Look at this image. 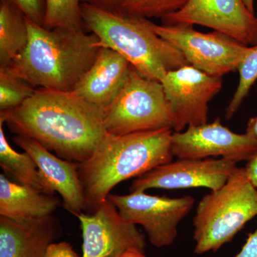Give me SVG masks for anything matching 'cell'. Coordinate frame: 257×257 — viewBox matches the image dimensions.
<instances>
[{"mask_svg":"<svg viewBox=\"0 0 257 257\" xmlns=\"http://www.w3.org/2000/svg\"><path fill=\"white\" fill-rule=\"evenodd\" d=\"M0 119L16 135L77 163L89 158L107 133L102 109L73 92L45 88L37 89L18 107L0 111Z\"/></svg>","mask_w":257,"mask_h":257,"instance_id":"obj_1","label":"cell"},{"mask_svg":"<svg viewBox=\"0 0 257 257\" xmlns=\"http://www.w3.org/2000/svg\"><path fill=\"white\" fill-rule=\"evenodd\" d=\"M172 134L171 128L124 135L106 133L91 157L77 167L84 213L96 212L121 182L172 162Z\"/></svg>","mask_w":257,"mask_h":257,"instance_id":"obj_2","label":"cell"},{"mask_svg":"<svg viewBox=\"0 0 257 257\" xmlns=\"http://www.w3.org/2000/svg\"><path fill=\"white\" fill-rule=\"evenodd\" d=\"M27 23L28 45L7 68L32 87L72 92L95 62L102 47L99 38L82 30Z\"/></svg>","mask_w":257,"mask_h":257,"instance_id":"obj_3","label":"cell"},{"mask_svg":"<svg viewBox=\"0 0 257 257\" xmlns=\"http://www.w3.org/2000/svg\"><path fill=\"white\" fill-rule=\"evenodd\" d=\"M84 25L101 46L122 56L146 78L161 82L170 71L189 64L182 52L152 30L148 19L82 3Z\"/></svg>","mask_w":257,"mask_h":257,"instance_id":"obj_4","label":"cell"},{"mask_svg":"<svg viewBox=\"0 0 257 257\" xmlns=\"http://www.w3.org/2000/svg\"><path fill=\"white\" fill-rule=\"evenodd\" d=\"M256 216L257 188L245 169L236 167L224 186L211 191L198 204L193 220L194 252L217 251Z\"/></svg>","mask_w":257,"mask_h":257,"instance_id":"obj_5","label":"cell"},{"mask_svg":"<svg viewBox=\"0 0 257 257\" xmlns=\"http://www.w3.org/2000/svg\"><path fill=\"white\" fill-rule=\"evenodd\" d=\"M106 133L114 135L161 128L173 130L175 116L162 83L135 68L122 90L104 110Z\"/></svg>","mask_w":257,"mask_h":257,"instance_id":"obj_6","label":"cell"},{"mask_svg":"<svg viewBox=\"0 0 257 257\" xmlns=\"http://www.w3.org/2000/svg\"><path fill=\"white\" fill-rule=\"evenodd\" d=\"M78 218L82 231V256L67 242L53 243L47 257H122L133 250H145V236L136 225L124 220L114 204L106 199L92 214L82 213Z\"/></svg>","mask_w":257,"mask_h":257,"instance_id":"obj_7","label":"cell"},{"mask_svg":"<svg viewBox=\"0 0 257 257\" xmlns=\"http://www.w3.org/2000/svg\"><path fill=\"white\" fill-rule=\"evenodd\" d=\"M151 27L182 52L189 65L213 77H222L237 71L248 48L221 32L204 33L190 25H159L152 22Z\"/></svg>","mask_w":257,"mask_h":257,"instance_id":"obj_8","label":"cell"},{"mask_svg":"<svg viewBox=\"0 0 257 257\" xmlns=\"http://www.w3.org/2000/svg\"><path fill=\"white\" fill-rule=\"evenodd\" d=\"M121 217L133 224H140L149 241L157 248L170 246L178 234V225L194 206V198L185 196L167 198L134 192L126 195L109 194Z\"/></svg>","mask_w":257,"mask_h":257,"instance_id":"obj_9","label":"cell"},{"mask_svg":"<svg viewBox=\"0 0 257 257\" xmlns=\"http://www.w3.org/2000/svg\"><path fill=\"white\" fill-rule=\"evenodd\" d=\"M161 83L175 116L176 133L207 123L209 101L223 86L222 77H213L189 64L167 72Z\"/></svg>","mask_w":257,"mask_h":257,"instance_id":"obj_10","label":"cell"},{"mask_svg":"<svg viewBox=\"0 0 257 257\" xmlns=\"http://www.w3.org/2000/svg\"><path fill=\"white\" fill-rule=\"evenodd\" d=\"M162 22V25H201L246 46L257 45V17L242 0H189L183 9Z\"/></svg>","mask_w":257,"mask_h":257,"instance_id":"obj_11","label":"cell"},{"mask_svg":"<svg viewBox=\"0 0 257 257\" xmlns=\"http://www.w3.org/2000/svg\"><path fill=\"white\" fill-rule=\"evenodd\" d=\"M234 161L214 159H178L155 167L134 180L130 192L150 189L221 188L236 169Z\"/></svg>","mask_w":257,"mask_h":257,"instance_id":"obj_12","label":"cell"},{"mask_svg":"<svg viewBox=\"0 0 257 257\" xmlns=\"http://www.w3.org/2000/svg\"><path fill=\"white\" fill-rule=\"evenodd\" d=\"M172 151L178 159H221L249 161L257 153V143L247 134L231 131L216 119L213 122L189 126L185 131L173 133Z\"/></svg>","mask_w":257,"mask_h":257,"instance_id":"obj_13","label":"cell"},{"mask_svg":"<svg viewBox=\"0 0 257 257\" xmlns=\"http://www.w3.org/2000/svg\"><path fill=\"white\" fill-rule=\"evenodd\" d=\"M13 140L35 161L44 194L53 195L58 193L64 209L75 216L84 212L85 203L77 172L78 163L54 155L33 139L16 135Z\"/></svg>","mask_w":257,"mask_h":257,"instance_id":"obj_14","label":"cell"},{"mask_svg":"<svg viewBox=\"0 0 257 257\" xmlns=\"http://www.w3.org/2000/svg\"><path fill=\"white\" fill-rule=\"evenodd\" d=\"M62 234L60 220L53 214L23 221L0 216V257H47Z\"/></svg>","mask_w":257,"mask_h":257,"instance_id":"obj_15","label":"cell"},{"mask_svg":"<svg viewBox=\"0 0 257 257\" xmlns=\"http://www.w3.org/2000/svg\"><path fill=\"white\" fill-rule=\"evenodd\" d=\"M133 68L119 53L101 47L95 62L72 92L104 111L122 90Z\"/></svg>","mask_w":257,"mask_h":257,"instance_id":"obj_16","label":"cell"},{"mask_svg":"<svg viewBox=\"0 0 257 257\" xmlns=\"http://www.w3.org/2000/svg\"><path fill=\"white\" fill-rule=\"evenodd\" d=\"M60 204L54 195L18 184L0 175V216L23 221L53 214Z\"/></svg>","mask_w":257,"mask_h":257,"instance_id":"obj_17","label":"cell"},{"mask_svg":"<svg viewBox=\"0 0 257 257\" xmlns=\"http://www.w3.org/2000/svg\"><path fill=\"white\" fill-rule=\"evenodd\" d=\"M27 18L10 2L0 3V67H8L28 45Z\"/></svg>","mask_w":257,"mask_h":257,"instance_id":"obj_18","label":"cell"},{"mask_svg":"<svg viewBox=\"0 0 257 257\" xmlns=\"http://www.w3.org/2000/svg\"><path fill=\"white\" fill-rule=\"evenodd\" d=\"M0 119V166L18 179L20 184L33 187L43 192L41 178L35 161L27 152L15 151L7 140L3 125Z\"/></svg>","mask_w":257,"mask_h":257,"instance_id":"obj_19","label":"cell"},{"mask_svg":"<svg viewBox=\"0 0 257 257\" xmlns=\"http://www.w3.org/2000/svg\"><path fill=\"white\" fill-rule=\"evenodd\" d=\"M45 4L44 28L82 30L81 0H45Z\"/></svg>","mask_w":257,"mask_h":257,"instance_id":"obj_20","label":"cell"},{"mask_svg":"<svg viewBox=\"0 0 257 257\" xmlns=\"http://www.w3.org/2000/svg\"><path fill=\"white\" fill-rule=\"evenodd\" d=\"M36 89L12 74L7 67H0V111L9 110L21 105Z\"/></svg>","mask_w":257,"mask_h":257,"instance_id":"obj_21","label":"cell"},{"mask_svg":"<svg viewBox=\"0 0 257 257\" xmlns=\"http://www.w3.org/2000/svg\"><path fill=\"white\" fill-rule=\"evenodd\" d=\"M189 0H124L119 10L145 19L162 18L183 9Z\"/></svg>","mask_w":257,"mask_h":257,"instance_id":"obj_22","label":"cell"},{"mask_svg":"<svg viewBox=\"0 0 257 257\" xmlns=\"http://www.w3.org/2000/svg\"><path fill=\"white\" fill-rule=\"evenodd\" d=\"M239 81L232 99L226 109L227 119L232 117L250 89L257 80V45L248 47L247 52L240 62L237 69Z\"/></svg>","mask_w":257,"mask_h":257,"instance_id":"obj_23","label":"cell"},{"mask_svg":"<svg viewBox=\"0 0 257 257\" xmlns=\"http://www.w3.org/2000/svg\"><path fill=\"white\" fill-rule=\"evenodd\" d=\"M18 7L27 19L44 26L46 4L45 0H5Z\"/></svg>","mask_w":257,"mask_h":257,"instance_id":"obj_24","label":"cell"},{"mask_svg":"<svg viewBox=\"0 0 257 257\" xmlns=\"http://www.w3.org/2000/svg\"><path fill=\"white\" fill-rule=\"evenodd\" d=\"M234 257H257V229L248 234L246 243Z\"/></svg>","mask_w":257,"mask_h":257,"instance_id":"obj_25","label":"cell"},{"mask_svg":"<svg viewBox=\"0 0 257 257\" xmlns=\"http://www.w3.org/2000/svg\"><path fill=\"white\" fill-rule=\"evenodd\" d=\"M123 1L124 0H81L82 3H88L110 10H119Z\"/></svg>","mask_w":257,"mask_h":257,"instance_id":"obj_26","label":"cell"},{"mask_svg":"<svg viewBox=\"0 0 257 257\" xmlns=\"http://www.w3.org/2000/svg\"><path fill=\"white\" fill-rule=\"evenodd\" d=\"M244 169L250 182L257 188V153L248 161Z\"/></svg>","mask_w":257,"mask_h":257,"instance_id":"obj_27","label":"cell"},{"mask_svg":"<svg viewBox=\"0 0 257 257\" xmlns=\"http://www.w3.org/2000/svg\"><path fill=\"white\" fill-rule=\"evenodd\" d=\"M246 133L257 143V116L248 120Z\"/></svg>","mask_w":257,"mask_h":257,"instance_id":"obj_28","label":"cell"},{"mask_svg":"<svg viewBox=\"0 0 257 257\" xmlns=\"http://www.w3.org/2000/svg\"><path fill=\"white\" fill-rule=\"evenodd\" d=\"M122 257H145L143 251H138V250H133V251H128L125 253Z\"/></svg>","mask_w":257,"mask_h":257,"instance_id":"obj_29","label":"cell"},{"mask_svg":"<svg viewBox=\"0 0 257 257\" xmlns=\"http://www.w3.org/2000/svg\"><path fill=\"white\" fill-rule=\"evenodd\" d=\"M246 8L251 13H254V0H242Z\"/></svg>","mask_w":257,"mask_h":257,"instance_id":"obj_30","label":"cell"}]
</instances>
